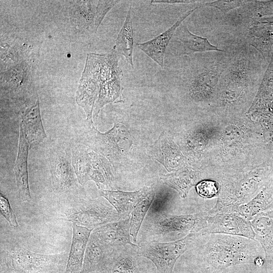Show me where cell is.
Returning <instances> with one entry per match:
<instances>
[{
    "instance_id": "obj_1",
    "label": "cell",
    "mask_w": 273,
    "mask_h": 273,
    "mask_svg": "<svg viewBox=\"0 0 273 273\" xmlns=\"http://www.w3.org/2000/svg\"><path fill=\"white\" fill-rule=\"evenodd\" d=\"M120 55L112 50L110 53H88L76 102L84 108L94 107L97 117L103 106L122 100L123 72L119 65Z\"/></svg>"
},
{
    "instance_id": "obj_2",
    "label": "cell",
    "mask_w": 273,
    "mask_h": 273,
    "mask_svg": "<svg viewBox=\"0 0 273 273\" xmlns=\"http://www.w3.org/2000/svg\"><path fill=\"white\" fill-rule=\"evenodd\" d=\"M260 247L256 240L245 237L214 234L197 249L201 268L225 270L238 264L254 263L255 258L261 256Z\"/></svg>"
},
{
    "instance_id": "obj_3",
    "label": "cell",
    "mask_w": 273,
    "mask_h": 273,
    "mask_svg": "<svg viewBox=\"0 0 273 273\" xmlns=\"http://www.w3.org/2000/svg\"><path fill=\"white\" fill-rule=\"evenodd\" d=\"M203 236L201 232L192 233L170 242L145 243L139 246L137 253L150 260L158 273H172L178 258L187 250L197 248Z\"/></svg>"
},
{
    "instance_id": "obj_4",
    "label": "cell",
    "mask_w": 273,
    "mask_h": 273,
    "mask_svg": "<svg viewBox=\"0 0 273 273\" xmlns=\"http://www.w3.org/2000/svg\"><path fill=\"white\" fill-rule=\"evenodd\" d=\"M67 220L78 225L94 230L120 219L113 207L97 200L80 202L65 211Z\"/></svg>"
},
{
    "instance_id": "obj_5",
    "label": "cell",
    "mask_w": 273,
    "mask_h": 273,
    "mask_svg": "<svg viewBox=\"0 0 273 273\" xmlns=\"http://www.w3.org/2000/svg\"><path fill=\"white\" fill-rule=\"evenodd\" d=\"M83 143L94 151L110 160L114 159L127 149L123 142L131 145V138L126 127L120 123L105 133H101L92 125L83 136Z\"/></svg>"
},
{
    "instance_id": "obj_6",
    "label": "cell",
    "mask_w": 273,
    "mask_h": 273,
    "mask_svg": "<svg viewBox=\"0 0 273 273\" xmlns=\"http://www.w3.org/2000/svg\"><path fill=\"white\" fill-rule=\"evenodd\" d=\"M208 216L207 211L180 215L160 212L151 219L149 230L153 235L198 233L205 228Z\"/></svg>"
},
{
    "instance_id": "obj_7",
    "label": "cell",
    "mask_w": 273,
    "mask_h": 273,
    "mask_svg": "<svg viewBox=\"0 0 273 273\" xmlns=\"http://www.w3.org/2000/svg\"><path fill=\"white\" fill-rule=\"evenodd\" d=\"M69 15L72 22L80 31L95 33L108 12L118 1H71Z\"/></svg>"
},
{
    "instance_id": "obj_8",
    "label": "cell",
    "mask_w": 273,
    "mask_h": 273,
    "mask_svg": "<svg viewBox=\"0 0 273 273\" xmlns=\"http://www.w3.org/2000/svg\"><path fill=\"white\" fill-rule=\"evenodd\" d=\"M203 235L220 234L245 237L255 240V234L249 221L233 213H218L209 215Z\"/></svg>"
},
{
    "instance_id": "obj_9",
    "label": "cell",
    "mask_w": 273,
    "mask_h": 273,
    "mask_svg": "<svg viewBox=\"0 0 273 273\" xmlns=\"http://www.w3.org/2000/svg\"><path fill=\"white\" fill-rule=\"evenodd\" d=\"M50 170L56 193L68 192L76 186L78 180L72 165V154L68 149L55 150L50 159Z\"/></svg>"
},
{
    "instance_id": "obj_10",
    "label": "cell",
    "mask_w": 273,
    "mask_h": 273,
    "mask_svg": "<svg viewBox=\"0 0 273 273\" xmlns=\"http://www.w3.org/2000/svg\"><path fill=\"white\" fill-rule=\"evenodd\" d=\"M232 57L222 55L209 62V63L196 74L190 84V92L193 97L203 98L214 89L226 69Z\"/></svg>"
},
{
    "instance_id": "obj_11",
    "label": "cell",
    "mask_w": 273,
    "mask_h": 273,
    "mask_svg": "<svg viewBox=\"0 0 273 273\" xmlns=\"http://www.w3.org/2000/svg\"><path fill=\"white\" fill-rule=\"evenodd\" d=\"M247 40L267 62L273 52V16L251 18L247 27Z\"/></svg>"
},
{
    "instance_id": "obj_12",
    "label": "cell",
    "mask_w": 273,
    "mask_h": 273,
    "mask_svg": "<svg viewBox=\"0 0 273 273\" xmlns=\"http://www.w3.org/2000/svg\"><path fill=\"white\" fill-rule=\"evenodd\" d=\"M250 223L255 240L259 243L264 251L267 268L273 269V204L256 216Z\"/></svg>"
},
{
    "instance_id": "obj_13",
    "label": "cell",
    "mask_w": 273,
    "mask_h": 273,
    "mask_svg": "<svg viewBox=\"0 0 273 273\" xmlns=\"http://www.w3.org/2000/svg\"><path fill=\"white\" fill-rule=\"evenodd\" d=\"M197 8L196 7L185 12L165 31L150 40L136 44L137 47L163 69L165 53L170 40L184 20Z\"/></svg>"
},
{
    "instance_id": "obj_14",
    "label": "cell",
    "mask_w": 273,
    "mask_h": 273,
    "mask_svg": "<svg viewBox=\"0 0 273 273\" xmlns=\"http://www.w3.org/2000/svg\"><path fill=\"white\" fill-rule=\"evenodd\" d=\"M130 217L106 223L93 230L104 244L113 248L135 246L130 240Z\"/></svg>"
},
{
    "instance_id": "obj_15",
    "label": "cell",
    "mask_w": 273,
    "mask_h": 273,
    "mask_svg": "<svg viewBox=\"0 0 273 273\" xmlns=\"http://www.w3.org/2000/svg\"><path fill=\"white\" fill-rule=\"evenodd\" d=\"M113 249L114 248L102 242L92 231L84 254V271L93 272L106 269Z\"/></svg>"
},
{
    "instance_id": "obj_16",
    "label": "cell",
    "mask_w": 273,
    "mask_h": 273,
    "mask_svg": "<svg viewBox=\"0 0 273 273\" xmlns=\"http://www.w3.org/2000/svg\"><path fill=\"white\" fill-rule=\"evenodd\" d=\"M21 117L20 125L24 129L30 149L42 143L47 135L41 118L38 98L26 106L21 112Z\"/></svg>"
},
{
    "instance_id": "obj_17",
    "label": "cell",
    "mask_w": 273,
    "mask_h": 273,
    "mask_svg": "<svg viewBox=\"0 0 273 273\" xmlns=\"http://www.w3.org/2000/svg\"><path fill=\"white\" fill-rule=\"evenodd\" d=\"M151 187H144L134 192L100 190L99 194L114 207L120 219L129 216L138 203L147 194Z\"/></svg>"
},
{
    "instance_id": "obj_18",
    "label": "cell",
    "mask_w": 273,
    "mask_h": 273,
    "mask_svg": "<svg viewBox=\"0 0 273 273\" xmlns=\"http://www.w3.org/2000/svg\"><path fill=\"white\" fill-rule=\"evenodd\" d=\"M29 149V145L25 138L24 129L20 125L19 146L14 171L19 196L21 200L24 202H29L31 200L27 169Z\"/></svg>"
},
{
    "instance_id": "obj_19",
    "label": "cell",
    "mask_w": 273,
    "mask_h": 273,
    "mask_svg": "<svg viewBox=\"0 0 273 273\" xmlns=\"http://www.w3.org/2000/svg\"><path fill=\"white\" fill-rule=\"evenodd\" d=\"M9 254L14 265L22 270L31 271L44 268L62 259L65 254L44 255L21 247H15Z\"/></svg>"
},
{
    "instance_id": "obj_20",
    "label": "cell",
    "mask_w": 273,
    "mask_h": 273,
    "mask_svg": "<svg viewBox=\"0 0 273 273\" xmlns=\"http://www.w3.org/2000/svg\"><path fill=\"white\" fill-rule=\"evenodd\" d=\"M73 237L64 273H78L81 270L84 254L93 229L72 223Z\"/></svg>"
},
{
    "instance_id": "obj_21",
    "label": "cell",
    "mask_w": 273,
    "mask_h": 273,
    "mask_svg": "<svg viewBox=\"0 0 273 273\" xmlns=\"http://www.w3.org/2000/svg\"><path fill=\"white\" fill-rule=\"evenodd\" d=\"M273 204V185L270 184L250 202L237 207L224 208L218 213H233L250 221Z\"/></svg>"
},
{
    "instance_id": "obj_22",
    "label": "cell",
    "mask_w": 273,
    "mask_h": 273,
    "mask_svg": "<svg viewBox=\"0 0 273 273\" xmlns=\"http://www.w3.org/2000/svg\"><path fill=\"white\" fill-rule=\"evenodd\" d=\"M178 44L179 54L191 55L205 52H226L211 44L206 38L192 33L184 24L176 29L174 35Z\"/></svg>"
},
{
    "instance_id": "obj_23",
    "label": "cell",
    "mask_w": 273,
    "mask_h": 273,
    "mask_svg": "<svg viewBox=\"0 0 273 273\" xmlns=\"http://www.w3.org/2000/svg\"><path fill=\"white\" fill-rule=\"evenodd\" d=\"M138 245L114 248L107 267L109 273H141L137 253Z\"/></svg>"
},
{
    "instance_id": "obj_24",
    "label": "cell",
    "mask_w": 273,
    "mask_h": 273,
    "mask_svg": "<svg viewBox=\"0 0 273 273\" xmlns=\"http://www.w3.org/2000/svg\"><path fill=\"white\" fill-rule=\"evenodd\" d=\"M91 165L88 180L94 181L100 190H114L116 188L114 176L107 159L89 149Z\"/></svg>"
},
{
    "instance_id": "obj_25",
    "label": "cell",
    "mask_w": 273,
    "mask_h": 273,
    "mask_svg": "<svg viewBox=\"0 0 273 273\" xmlns=\"http://www.w3.org/2000/svg\"><path fill=\"white\" fill-rule=\"evenodd\" d=\"M133 36L131 18V5L130 4L124 22L118 33L112 50L120 56H123L127 62L133 69Z\"/></svg>"
},
{
    "instance_id": "obj_26",
    "label": "cell",
    "mask_w": 273,
    "mask_h": 273,
    "mask_svg": "<svg viewBox=\"0 0 273 273\" xmlns=\"http://www.w3.org/2000/svg\"><path fill=\"white\" fill-rule=\"evenodd\" d=\"M89 149L83 144H75L71 150L72 165L78 182L84 187L89 181L91 159Z\"/></svg>"
},
{
    "instance_id": "obj_27",
    "label": "cell",
    "mask_w": 273,
    "mask_h": 273,
    "mask_svg": "<svg viewBox=\"0 0 273 273\" xmlns=\"http://www.w3.org/2000/svg\"><path fill=\"white\" fill-rule=\"evenodd\" d=\"M155 195L154 189L151 187L147 194L135 205L131 212L130 235L134 242L136 241L138 232L144 217L154 200Z\"/></svg>"
},
{
    "instance_id": "obj_28",
    "label": "cell",
    "mask_w": 273,
    "mask_h": 273,
    "mask_svg": "<svg viewBox=\"0 0 273 273\" xmlns=\"http://www.w3.org/2000/svg\"><path fill=\"white\" fill-rule=\"evenodd\" d=\"M161 179L165 184L176 190L182 198H185L194 185L196 177L191 173H179L165 174Z\"/></svg>"
},
{
    "instance_id": "obj_29",
    "label": "cell",
    "mask_w": 273,
    "mask_h": 273,
    "mask_svg": "<svg viewBox=\"0 0 273 273\" xmlns=\"http://www.w3.org/2000/svg\"><path fill=\"white\" fill-rule=\"evenodd\" d=\"M244 6L245 13L250 18L273 16V1H249Z\"/></svg>"
},
{
    "instance_id": "obj_30",
    "label": "cell",
    "mask_w": 273,
    "mask_h": 273,
    "mask_svg": "<svg viewBox=\"0 0 273 273\" xmlns=\"http://www.w3.org/2000/svg\"><path fill=\"white\" fill-rule=\"evenodd\" d=\"M248 2L249 1L242 0H222L209 2L206 3L205 5L219 10L225 14L230 10L243 6Z\"/></svg>"
},
{
    "instance_id": "obj_31",
    "label": "cell",
    "mask_w": 273,
    "mask_h": 273,
    "mask_svg": "<svg viewBox=\"0 0 273 273\" xmlns=\"http://www.w3.org/2000/svg\"><path fill=\"white\" fill-rule=\"evenodd\" d=\"M196 188L197 193L204 198L214 197L218 192L217 183L211 180L201 181L196 185Z\"/></svg>"
},
{
    "instance_id": "obj_32",
    "label": "cell",
    "mask_w": 273,
    "mask_h": 273,
    "mask_svg": "<svg viewBox=\"0 0 273 273\" xmlns=\"http://www.w3.org/2000/svg\"><path fill=\"white\" fill-rule=\"evenodd\" d=\"M0 211L10 226L14 228L18 226L16 217L9 202L7 197L2 193L0 194Z\"/></svg>"
},
{
    "instance_id": "obj_33",
    "label": "cell",
    "mask_w": 273,
    "mask_h": 273,
    "mask_svg": "<svg viewBox=\"0 0 273 273\" xmlns=\"http://www.w3.org/2000/svg\"><path fill=\"white\" fill-rule=\"evenodd\" d=\"M197 1H151L152 4L154 3H166V4H189L198 2Z\"/></svg>"
},
{
    "instance_id": "obj_34",
    "label": "cell",
    "mask_w": 273,
    "mask_h": 273,
    "mask_svg": "<svg viewBox=\"0 0 273 273\" xmlns=\"http://www.w3.org/2000/svg\"><path fill=\"white\" fill-rule=\"evenodd\" d=\"M264 263V258H263L261 256H259L255 258L254 264L257 266L260 267L262 266Z\"/></svg>"
},
{
    "instance_id": "obj_35",
    "label": "cell",
    "mask_w": 273,
    "mask_h": 273,
    "mask_svg": "<svg viewBox=\"0 0 273 273\" xmlns=\"http://www.w3.org/2000/svg\"><path fill=\"white\" fill-rule=\"evenodd\" d=\"M201 273H225V270H212L207 268H201Z\"/></svg>"
},
{
    "instance_id": "obj_36",
    "label": "cell",
    "mask_w": 273,
    "mask_h": 273,
    "mask_svg": "<svg viewBox=\"0 0 273 273\" xmlns=\"http://www.w3.org/2000/svg\"><path fill=\"white\" fill-rule=\"evenodd\" d=\"M267 269H268L266 270V271H262L259 273H273V269H269V268H267Z\"/></svg>"
}]
</instances>
